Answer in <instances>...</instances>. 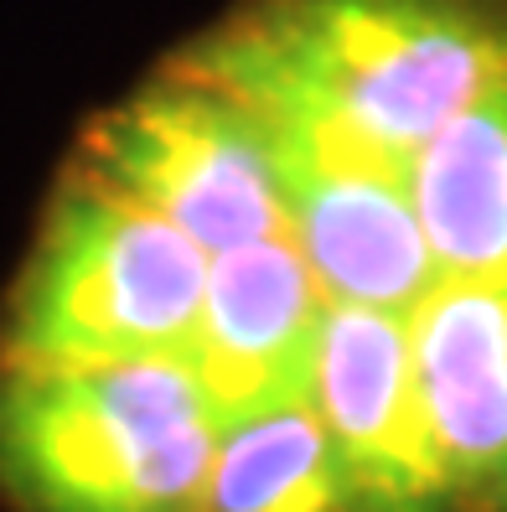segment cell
Returning <instances> with one entry per match:
<instances>
[{
    "mask_svg": "<svg viewBox=\"0 0 507 512\" xmlns=\"http://www.w3.org/2000/svg\"><path fill=\"white\" fill-rule=\"evenodd\" d=\"M176 63L264 119L409 166L507 73V0H249Z\"/></svg>",
    "mask_w": 507,
    "mask_h": 512,
    "instance_id": "cell-1",
    "label": "cell"
},
{
    "mask_svg": "<svg viewBox=\"0 0 507 512\" xmlns=\"http://www.w3.org/2000/svg\"><path fill=\"white\" fill-rule=\"evenodd\" d=\"M218 430L187 357L0 368V497L16 512H207Z\"/></svg>",
    "mask_w": 507,
    "mask_h": 512,
    "instance_id": "cell-2",
    "label": "cell"
},
{
    "mask_svg": "<svg viewBox=\"0 0 507 512\" xmlns=\"http://www.w3.org/2000/svg\"><path fill=\"white\" fill-rule=\"evenodd\" d=\"M207 254L125 187L73 161L0 326V368L187 357Z\"/></svg>",
    "mask_w": 507,
    "mask_h": 512,
    "instance_id": "cell-3",
    "label": "cell"
},
{
    "mask_svg": "<svg viewBox=\"0 0 507 512\" xmlns=\"http://www.w3.org/2000/svg\"><path fill=\"white\" fill-rule=\"evenodd\" d=\"M83 166L156 207L213 259L285 233V182L270 125L223 83L171 63L83 135Z\"/></svg>",
    "mask_w": 507,
    "mask_h": 512,
    "instance_id": "cell-4",
    "label": "cell"
},
{
    "mask_svg": "<svg viewBox=\"0 0 507 512\" xmlns=\"http://www.w3.org/2000/svg\"><path fill=\"white\" fill-rule=\"evenodd\" d=\"M311 409L332 445L347 512H466L420 394L409 316L326 306Z\"/></svg>",
    "mask_w": 507,
    "mask_h": 512,
    "instance_id": "cell-5",
    "label": "cell"
},
{
    "mask_svg": "<svg viewBox=\"0 0 507 512\" xmlns=\"http://www.w3.org/2000/svg\"><path fill=\"white\" fill-rule=\"evenodd\" d=\"M264 125L285 182V228L326 300L409 316L445 275L414 213L404 166L321 130L280 119Z\"/></svg>",
    "mask_w": 507,
    "mask_h": 512,
    "instance_id": "cell-6",
    "label": "cell"
},
{
    "mask_svg": "<svg viewBox=\"0 0 507 512\" xmlns=\"http://www.w3.org/2000/svg\"><path fill=\"white\" fill-rule=\"evenodd\" d=\"M326 306L332 300L316 285L290 228L207 259L187 363L213 399L218 425L311 399Z\"/></svg>",
    "mask_w": 507,
    "mask_h": 512,
    "instance_id": "cell-7",
    "label": "cell"
},
{
    "mask_svg": "<svg viewBox=\"0 0 507 512\" xmlns=\"http://www.w3.org/2000/svg\"><path fill=\"white\" fill-rule=\"evenodd\" d=\"M409 342L461 507L507 512V280H440Z\"/></svg>",
    "mask_w": 507,
    "mask_h": 512,
    "instance_id": "cell-8",
    "label": "cell"
},
{
    "mask_svg": "<svg viewBox=\"0 0 507 512\" xmlns=\"http://www.w3.org/2000/svg\"><path fill=\"white\" fill-rule=\"evenodd\" d=\"M445 280H507V73L404 166Z\"/></svg>",
    "mask_w": 507,
    "mask_h": 512,
    "instance_id": "cell-9",
    "label": "cell"
},
{
    "mask_svg": "<svg viewBox=\"0 0 507 512\" xmlns=\"http://www.w3.org/2000/svg\"><path fill=\"white\" fill-rule=\"evenodd\" d=\"M207 512H347L311 399L228 419L207 476Z\"/></svg>",
    "mask_w": 507,
    "mask_h": 512,
    "instance_id": "cell-10",
    "label": "cell"
}]
</instances>
